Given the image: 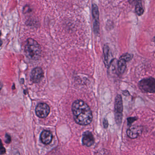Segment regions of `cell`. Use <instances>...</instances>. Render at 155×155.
Instances as JSON below:
<instances>
[{
	"instance_id": "cell-11",
	"label": "cell",
	"mask_w": 155,
	"mask_h": 155,
	"mask_svg": "<svg viewBox=\"0 0 155 155\" xmlns=\"http://www.w3.org/2000/svg\"><path fill=\"white\" fill-rule=\"evenodd\" d=\"M41 140L44 144H49L52 140V133L48 131H43L41 134Z\"/></svg>"
},
{
	"instance_id": "cell-14",
	"label": "cell",
	"mask_w": 155,
	"mask_h": 155,
	"mask_svg": "<svg viewBox=\"0 0 155 155\" xmlns=\"http://www.w3.org/2000/svg\"><path fill=\"white\" fill-rule=\"evenodd\" d=\"M137 120V118L136 117H131L128 118H127V123L128 125L131 126L133 123V122Z\"/></svg>"
},
{
	"instance_id": "cell-8",
	"label": "cell",
	"mask_w": 155,
	"mask_h": 155,
	"mask_svg": "<svg viewBox=\"0 0 155 155\" xmlns=\"http://www.w3.org/2000/svg\"><path fill=\"white\" fill-rule=\"evenodd\" d=\"M44 76L43 70L40 67H36L33 69L31 72V79L32 82L39 83Z\"/></svg>"
},
{
	"instance_id": "cell-6",
	"label": "cell",
	"mask_w": 155,
	"mask_h": 155,
	"mask_svg": "<svg viewBox=\"0 0 155 155\" xmlns=\"http://www.w3.org/2000/svg\"><path fill=\"white\" fill-rule=\"evenodd\" d=\"M50 108L48 105L44 103L38 104L35 108V113L39 117L45 118L50 113Z\"/></svg>"
},
{
	"instance_id": "cell-12",
	"label": "cell",
	"mask_w": 155,
	"mask_h": 155,
	"mask_svg": "<svg viewBox=\"0 0 155 155\" xmlns=\"http://www.w3.org/2000/svg\"><path fill=\"white\" fill-rule=\"evenodd\" d=\"M104 58V63L106 66H109L111 61V54L110 50L108 45H105L103 48Z\"/></svg>"
},
{
	"instance_id": "cell-16",
	"label": "cell",
	"mask_w": 155,
	"mask_h": 155,
	"mask_svg": "<svg viewBox=\"0 0 155 155\" xmlns=\"http://www.w3.org/2000/svg\"><path fill=\"white\" fill-rule=\"evenodd\" d=\"M103 125L105 128H107L108 126V121L106 119H104L103 121Z\"/></svg>"
},
{
	"instance_id": "cell-15",
	"label": "cell",
	"mask_w": 155,
	"mask_h": 155,
	"mask_svg": "<svg viewBox=\"0 0 155 155\" xmlns=\"http://www.w3.org/2000/svg\"><path fill=\"white\" fill-rule=\"evenodd\" d=\"M5 138H6L5 142L7 143H9L11 142V137L10 135L7 134H6Z\"/></svg>"
},
{
	"instance_id": "cell-10",
	"label": "cell",
	"mask_w": 155,
	"mask_h": 155,
	"mask_svg": "<svg viewBox=\"0 0 155 155\" xmlns=\"http://www.w3.org/2000/svg\"><path fill=\"white\" fill-rule=\"evenodd\" d=\"M82 142L83 144L86 147H91L95 142L94 137L92 133L89 131H86L83 135Z\"/></svg>"
},
{
	"instance_id": "cell-9",
	"label": "cell",
	"mask_w": 155,
	"mask_h": 155,
	"mask_svg": "<svg viewBox=\"0 0 155 155\" xmlns=\"http://www.w3.org/2000/svg\"><path fill=\"white\" fill-rule=\"evenodd\" d=\"M142 131V127L140 126H131L127 131V135L129 138L135 139L139 137Z\"/></svg>"
},
{
	"instance_id": "cell-2",
	"label": "cell",
	"mask_w": 155,
	"mask_h": 155,
	"mask_svg": "<svg viewBox=\"0 0 155 155\" xmlns=\"http://www.w3.org/2000/svg\"><path fill=\"white\" fill-rule=\"evenodd\" d=\"M25 53L27 58L33 60H37L40 58L41 48L37 41L33 39L29 38L26 41Z\"/></svg>"
},
{
	"instance_id": "cell-17",
	"label": "cell",
	"mask_w": 155,
	"mask_h": 155,
	"mask_svg": "<svg viewBox=\"0 0 155 155\" xmlns=\"http://www.w3.org/2000/svg\"><path fill=\"white\" fill-rule=\"evenodd\" d=\"M5 151H5V148H3L2 145H1V154H4V153H5Z\"/></svg>"
},
{
	"instance_id": "cell-5",
	"label": "cell",
	"mask_w": 155,
	"mask_h": 155,
	"mask_svg": "<svg viewBox=\"0 0 155 155\" xmlns=\"http://www.w3.org/2000/svg\"><path fill=\"white\" fill-rule=\"evenodd\" d=\"M133 55L131 54L125 53L120 57L118 61V70L120 74L124 72L126 67V62L132 59Z\"/></svg>"
},
{
	"instance_id": "cell-3",
	"label": "cell",
	"mask_w": 155,
	"mask_h": 155,
	"mask_svg": "<svg viewBox=\"0 0 155 155\" xmlns=\"http://www.w3.org/2000/svg\"><path fill=\"white\" fill-rule=\"evenodd\" d=\"M138 86L143 92L155 93V79L151 77L143 79L138 83Z\"/></svg>"
},
{
	"instance_id": "cell-1",
	"label": "cell",
	"mask_w": 155,
	"mask_h": 155,
	"mask_svg": "<svg viewBox=\"0 0 155 155\" xmlns=\"http://www.w3.org/2000/svg\"><path fill=\"white\" fill-rule=\"evenodd\" d=\"M74 120L78 124L86 125H89L93 119L92 112L88 105L82 100H77L72 106Z\"/></svg>"
},
{
	"instance_id": "cell-13",
	"label": "cell",
	"mask_w": 155,
	"mask_h": 155,
	"mask_svg": "<svg viewBox=\"0 0 155 155\" xmlns=\"http://www.w3.org/2000/svg\"><path fill=\"white\" fill-rule=\"evenodd\" d=\"M135 11L138 16H142L143 14V8L141 2H138L136 5Z\"/></svg>"
},
{
	"instance_id": "cell-4",
	"label": "cell",
	"mask_w": 155,
	"mask_h": 155,
	"mask_svg": "<svg viewBox=\"0 0 155 155\" xmlns=\"http://www.w3.org/2000/svg\"><path fill=\"white\" fill-rule=\"evenodd\" d=\"M123 102L121 95H117L115 102V117L117 125H120L123 120Z\"/></svg>"
},
{
	"instance_id": "cell-7",
	"label": "cell",
	"mask_w": 155,
	"mask_h": 155,
	"mask_svg": "<svg viewBox=\"0 0 155 155\" xmlns=\"http://www.w3.org/2000/svg\"><path fill=\"white\" fill-rule=\"evenodd\" d=\"M92 16L93 18V28L95 33L99 32V13L98 8L96 4H93L92 7Z\"/></svg>"
}]
</instances>
